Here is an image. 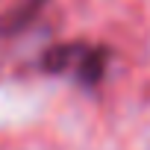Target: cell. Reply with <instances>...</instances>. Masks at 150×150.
<instances>
[{"mask_svg":"<svg viewBox=\"0 0 150 150\" xmlns=\"http://www.w3.org/2000/svg\"><path fill=\"white\" fill-rule=\"evenodd\" d=\"M106 62H109L106 47H97L88 41H71V44L50 47L41 56V71L62 74V77H71L74 83L86 88H94L106 77Z\"/></svg>","mask_w":150,"mask_h":150,"instance_id":"6da1fadb","label":"cell"},{"mask_svg":"<svg viewBox=\"0 0 150 150\" xmlns=\"http://www.w3.org/2000/svg\"><path fill=\"white\" fill-rule=\"evenodd\" d=\"M44 3H47V0H18L12 9H6L3 15H0V33L12 35V33L30 27L35 21V15L44 9Z\"/></svg>","mask_w":150,"mask_h":150,"instance_id":"7a4b0ae2","label":"cell"}]
</instances>
